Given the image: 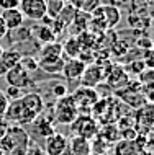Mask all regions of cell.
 Returning a JSON list of instances; mask_svg holds the SVG:
<instances>
[{"label":"cell","instance_id":"cell-25","mask_svg":"<svg viewBox=\"0 0 154 155\" xmlns=\"http://www.w3.org/2000/svg\"><path fill=\"white\" fill-rule=\"evenodd\" d=\"M126 69L130 70L133 75H139L143 70H146V64L143 62V59H138V61H133L130 64V67H126Z\"/></svg>","mask_w":154,"mask_h":155},{"label":"cell","instance_id":"cell-21","mask_svg":"<svg viewBox=\"0 0 154 155\" xmlns=\"http://www.w3.org/2000/svg\"><path fill=\"white\" fill-rule=\"evenodd\" d=\"M46 2V8H48V15L51 18H56L57 13L62 10V7L69 2V0H44Z\"/></svg>","mask_w":154,"mask_h":155},{"label":"cell","instance_id":"cell-15","mask_svg":"<svg viewBox=\"0 0 154 155\" xmlns=\"http://www.w3.org/2000/svg\"><path fill=\"white\" fill-rule=\"evenodd\" d=\"M33 129H35V134L41 139H48L49 136H53L54 132H56V127H54V124L49 121L44 114H39L38 118L31 123Z\"/></svg>","mask_w":154,"mask_h":155},{"label":"cell","instance_id":"cell-2","mask_svg":"<svg viewBox=\"0 0 154 155\" xmlns=\"http://www.w3.org/2000/svg\"><path fill=\"white\" fill-rule=\"evenodd\" d=\"M70 131H72L74 136L92 140L97 137L98 131H100V126H98L97 119L92 118L90 114H79L77 118L70 123Z\"/></svg>","mask_w":154,"mask_h":155},{"label":"cell","instance_id":"cell-29","mask_svg":"<svg viewBox=\"0 0 154 155\" xmlns=\"http://www.w3.org/2000/svg\"><path fill=\"white\" fill-rule=\"evenodd\" d=\"M8 127H10V123L5 119V116H0V139L8 132Z\"/></svg>","mask_w":154,"mask_h":155},{"label":"cell","instance_id":"cell-4","mask_svg":"<svg viewBox=\"0 0 154 155\" xmlns=\"http://www.w3.org/2000/svg\"><path fill=\"white\" fill-rule=\"evenodd\" d=\"M72 100L77 106L79 114H89V111L92 110V106L98 101V93L95 88H90V87H79V88L74 91Z\"/></svg>","mask_w":154,"mask_h":155},{"label":"cell","instance_id":"cell-19","mask_svg":"<svg viewBox=\"0 0 154 155\" xmlns=\"http://www.w3.org/2000/svg\"><path fill=\"white\" fill-rule=\"evenodd\" d=\"M69 3L76 8V10L92 13L95 8L100 5V0H69Z\"/></svg>","mask_w":154,"mask_h":155},{"label":"cell","instance_id":"cell-10","mask_svg":"<svg viewBox=\"0 0 154 155\" xmlns=\"http://www.w3.org/2000/svg\"><path fill=\"white\" fill-rule=\"evenodd\" d=\"M46 140V145H44V150H46L48 155H66L67 153V137L64 134L54 132L53 136H49Z\"/></svg>","mask_w":154,"mask_h":155},{"label":"cell","instance_id":"cell-35","mask_svg":"<svg viewBox=\"0 0 154 155\" xmlns=\"http://www.w3.org/2000/svg\"><path fill=\"white\" fill-rule=\"evenodd\" d=\"M3 51H5V49H3L2 46H0V57H2V54H3Z\"/></svg>","mask_w":154,"mask_h":155},{"label":"cell","instance_id":"cell-9","mask_svg":"<svg viewBox=\"0 0 154 155\" xmlns=\"http://www.w3.org/2000/svg\"><path fill=\"white\" fill-rule=\"evenodd\" d=\"M90 15L92 16H100L103 21H105L108 30H113L116 25L120 23V20H121L120 10L113 5H98Z\"/></svg>","mask_w":154,"mask_h":155},{"label":"cell","instance_id":"cell-6","mask_svg":"<svg viewBox=\"0 0 154 155\" xmlns=\"http://www.w3.org/2000/svg\"><path fill=\"white\" fill-rule=\"evenodd\" d=\"M18 8L25 18L33 20V21H41L48 15V8L44 0H20Z\"/></svg>","mask_w":154,"mask_h":155},{"label":"cell","instance_id":"cell-14","mask_svg":"<svg viewBox=\"0 0 154 155\" xmlns=\"http://www.w3.org/2000/svg\"><path fill=\"white\" fill-rule=\"evenodd\" d=\"M22 57H23V54L20 51H16V49L3 51L2 57H0V77H5L8 70L22 61Z\"/></svg>","mask_w":154,"mask_h":155},{"label":"cell","instance_id":"cell-13","mask_svg":"<svg viewBox=\"0 0 154 155\" xmlns=\"http://www.w3.org/2000/svg\"><path fill=\"white\" fill-rule=\"evenodd\" d=\"M92 140L84 139L79 136H72L67 144V150L69 155H90L92 153Z\"/></svg>","mask_w":154,"mask_h":155},{"label":"cell","instance_id":"cell-5","mask_svg":"<svg viewBox=\"0 0 154 155\" xmlns=\"http://www.w3.org/2000/svg\"><path fill=\"white\" fill-rule=\"evenodd\" d=\"M5 78H7L8 85L16 87V88H20V90H30V88H35L36 87V83L31 78L30 72H26V70L20 65V62L8 70Z\"/></svg>","mask_w":154,"mask_h":155},{"label":"cell","instance_id":"cell-3","mask_svg":"<svg viewBox=\"0 0 154 155\" xmlns=\"http://www.w3.org/2000/svg\"><path fill=\"white\" fill-rule=\"evenodd\" d=\"M77 116H79V111H77V106L74 103L72 96L66 95L64 98H59L56 101V104H54V119L59 124L70 126V123Z\"/></svg>","mask_w":154,"mask_h":155},{"label":"cell","instance_id":"cell-7","mask_svg":"<svg viewBox=\"0 0 154 155\" xmlns=\"http://www.w3.org/2000/svg\"><path fill=\"white\" fill-rule=\"evenodd\" d=\"M7 136L10 137L12 145H13L12 155H25L28 145H30V136L23 129V126H10Z\"/></svg>","mask_w":154,"mask_h":155},{"label":"cell","instance_id":"cell-1","mask_svg":"<svg viewBox=\"0 0 154 155\" xmlns=\"http://www.w3.org/2000/svg\"><path fill=\"white\" fill-rule=\"evenodd\" d=\"M20 101H22L23 113H25V126L31 124L39 114H43L44 100H43V96H41L39 93H36V91L23 93V96L20 98Z\"/></svg>","mask_w":154,"mask_h":155},{"label":"cell","instance_id":"cell-27","mask_svg":"<svg viewBox=\"0 0 154 155\" xmlns=\"http://www.w3.org/2000/svg\"><path fill=\"white\" fill-rule=\"evenodd\" d=\"M152 69H146L143 70V72L139 74V82L141 85H149V83H152Z\"/></svg>","mask_w":154,"mask_h":155},{"label":"cell","instance_id":"cell-23","mask_svg":"<svg viewBox=\"0 0 154 155\" xmlns=\"http://www.w3.org/2000/svg\"><path fill=\"white\" fill-rule=\"evenodd\" d=\"M3 95L7 96V100L8 101H15V100H20L23 96V90H20V88H16V87H12V85H8V88L3 91Z\"/></svg>","mask_w":154,"mask_h":155},{"label":"cell","instance_id":"cell-16","mask_svg":"<svg viewBox=\"0 0 154 155\" xmlns=\"http://www.w3.org/2000/svg\"><path fill=\"white\" fill-rule=\"evenodd\" d=\"M64 62L66 61L62 59V56H59V57H41L38 61V65L46 74L57 75V74H61L62 67H64Z\"/></svg>","mask_w":154,"mask_h":155},{"label":"cell","instance_id":"cell-17","mask_svg":"<svg viewBox=\"0 0 154 155\" xmlns=\"http://www.w3.org/2000/svg\"><path fill=\"white\" fill-rule=\"evenodd\" d=\"M35 36L41 44L53 43V41L56 39V35L53 33V28L48 26V25H39V26H36L35 28Z\"/></svg>","mask_w":154,"mask_h":155},{"label":"cell","instance_id":"cell-30","mask_svg":"<svg viewBox=\"0 0 154 155\" xmlns=\"http://www.w3.org/2000/svg\"><path fill=\"white\" fill-rule=\"evenodd\" d=\"M7 106H8V100H7V96L3 95V91H0V116L5 114Z\"/></svg>","mask_w":154,"mask_h":155},{"label":"cell","instance_id":"cell-18","mask_svg":"<svg viewBox=\"0 0 154 155\" xmlns=\"http://www.w3.org/2000/svg\"><path fill=\"white\" fill-rule=\"evenodd\" d=\"M80 46H79L76 36L69 38V39L64 41V44H62V52L66 54V56L69 57V59H77L79 54H80Z\"/></svg>","mask_w":154,"mask_h":155},{"label":"cell","instance_id":"cell-12","mask_svg":"<svg viewBox=\"0 0 154 155\" xmlns=\"http://www.w3.org/2000/svg\"><path fill=\"white\" fill-rule=\"evenodd\" d=\"M0 16H2L3 23H5L8 33L13 31V30H18L20 26H23L25 16H23L22 12H20V8H10V10H3L2 13H0Z\"/></svg>","mask_w":154,"mask_h":155},{"label":"cell","instance_id":"cell-34","mask_svg":"<svg viewBox=\"0 0 154 155\" xmlns=\"http://www.w3.org/2000/svg\"><path fill=\"white\" fill-rule=\"evenodd\" d=\"M90 155H110V153H107V152H92Z\"/></svg>","mask_w":154,"mask_h":155},{"label":"cell","instance_id":"cell-36","mask_svg":"<svg viewBox=\"0 0 154 155\" xmlns=\"http://www.w3.org/2000/svg\"><path fill=\"white\" fill-rule=\"evenodd\" d=\"M0 155H5V153H3V152H2V150H0Z\"/></svg>","mask_w":154,"mask_h":155},{"label":"cell","instance_id":"cell-22","mask_svg":"<svg viewBox=\"0 0 154 155\" xmlns=\"http://www.w3.org/2000/svg\"><path fill=\"white\" fill-rule=\"evenodd\" d=\"M20 65L23 67L26 72H35L36 69H39V65H38V61L35 59V57H31V56H23L22 57V61H20Z\"/></svg>","mask_w":154,"mask_h":155},{"label":"cell","instance_id":"cell-20","mask_svg":"<svg viewBox=\"0 0 154 155\" xmlns=\"http://www.w3.org/2000/svg\"><path fill=\"white\" fill-rule=\"evenodd\" d=\"M62 56V44L59 43H48L41 48V57H59Z\"/></svg>","mask_w":154,"mask_h":155},{"label":"cell","instance_id":"cell-32","mask_svg":"<svg viewBox=\"0 0 154 155\" xmlns=\"http://www.w3.org/2000/svg\"><path fill=\"white\" fill-rule=\"evenodd\" d=\"M138 44L143 48L144 46V51H148V49H152V43H151V39L149 38H146V39H141V41H138Z\"/></svg>","mask_w":154,"mask_h":155},{"label":"cell","instance_id":"cell-31","mask_svg":"<svg viewBox=\"0 0 154 155\" xmlns=\"http://www.w3.org/2000/svg\"><path fill=\"white\" fill-rule=\"evenodd\" d=\"M7 36H8V30H7L5 23H3L2 16H0V39H3V38H7Z\"/></svg>","mask_w":154,"mask_h":155},{"label":"cell","instance_id":"cell-28","mask_svg":"<svg viewBox=\"0 0 154 155\" xmlns=\"http://www.w3.org/2000/svg\"><path fill=\"white\" fill-rule=\"evenodd\" d=\"M20 0H0V8L2 10H10V8H18Z\"/></svg>","mask_w":154,"mask_h":155},{"label":"cell","instance_id":"cell-26","mask_svg":"<svg viewBox=\"0 0 154 155\" xmlns=\"http://www.w3.org/2000/svg\"><path fill=\"white\" fill-rule=\"evenodd\" d=\"M25 155H48L46 150H44L43 147H39V145L33 144V142H30V145H28L26 152H25Z\"/></svg>","mask_w":154,"mask_h":155},{"label":"cell","instance_id":"cell-8","mask_svg":"<svg viewBox=\"0 0 154 155\" xmlns=\"http://www.w3.org/2000/svg\"><path fill=\"white\" fill-rule=\"evenodd\" d=\"M82 83V87H98L100 83L105 80V69L102 65L92 64V65H85V70L82 74V77L79 78Z\"/></svg>","mask_w":154,"mask_h":155},{"label":"cell","instance_id":"cell-33","mask_svg":"<svg viewBox=\"0 0 154 155\" xmlns=\"http://www.w3.org/2000/svg\"><path fill=\"white\" fill-rule=\"evenodd\" d=\"M138 155H152V152H151V150H141Z\"/></svg>","mask_w":154,"mask_h":155},{"label":"cell","instance_id":"cell-11","mask_svg":"<svg viewBox=\"0 0 154 155\" xmlns=\"http://www.w3.org/2000/svg\"><path fill=\"white\" fill-rule=\"evenodd\" d=\"M84 70H85V64L80 59H69V61L64 62L61 75L66 78V80L74 82V80H79V78L82 77Z\"/></svg>","mask_w":154,"mask_h":155},{"label":"cell","instance_id":"cell-24","mask_svg":"<svg viewBox=\"0 0 154 155\" xmlns=\"http://www.w3.org/2000/svg\"><path fill=\"white\" fill-rule=\"evenodd\" d=\"M51 95L54 96V100H59V98H64L67 95V87L64 83H54L53 88H51Z\"/></svg>","mask_w":154,"mask_h":155}]
</instances>
